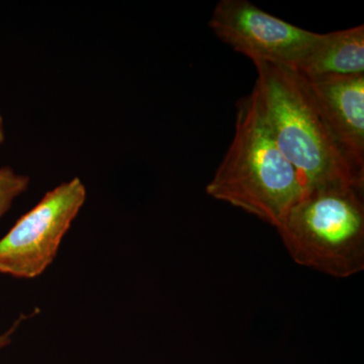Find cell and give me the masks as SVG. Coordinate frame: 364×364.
<instances>
[{
    "mask_svg": "<svg viewBox=\"0 0 364 364\" xmlns=\"http://www.w3.org/2000/svg\"><path fill=\"white\" fill-rule=\"evenodd\" d=\"M254 65L257 80L251 95L304 189L339 183L364 188L363 174L342 154L305 79L289 66L267 62Z\"/></svg>",
    "mask_w": 364,
    "mask_h": 364,
    "instance_id": "obj_1",
    "label": "cell"
},
{
    "mask_svg": "<svg viewBox=\"0 0 364 364\" xmlns=\"http://www.w3.org/2000/svg\"><path fill=\"white\" fill-rule=\"evenodd\" d=\"M205 191L277 228L303 184L261 119L253 95L237 104L233 140Z\"/></svg>",
    "mask_w": 364,
    "mask_h": 364,
    "instance_id": "obj_2",
    "label": "cell"
},
{
    "mask_svg": "<svg viewBox=\"0 0 364 364\" xmlns=\"http://www.w3.org/2000/svg\"><path fill=\"white\" fill-rule=\"evenodd\" d=\"M363 189L343 183L304 189L277 227L298 264L338 279L363 272Z\"/></svg>",
    "mask_w": 364,
    "mask_h": 364,
    "instance_id": "obj_3",
    "label": "cell"
},
{
    "mask_svg": "<svg viewBox=\"0 0 364 364\" xmlns=\"http://www.w3.org/2000/svg\"><path fill=\"white\" fill-rule=\"evenodd\" d=\"M86 196L85 184L79 177L48 191L0 239V273L23 279L43 274L54 262Z\"/></svg>",
    "mask_w": 364,
    "mask_h": 364,
    "instance_id": "obj_4",
    "label": "cell"
},
{
    "mask_svg": "<svg viewBox=\"0 0 364 364\" xmlns=\"http://www.w3.org/2000/svg\"><path fill=\"white\" fill-rule=\"evenodd\" d=\"M234 51L252 60L293 67L318 37L262 11L248 0H220L208 23Z\"/></svg>",
    "mask_w": 364,
    "mask_h": 364,
    "instance_id": "obj_5",
    "label": "cell"
},
{
    "mask_svg": "<svg viewBox=\"0 0 364 364\" xmlns=\"http://www.w3.org/2000/svg\"><path fill=\"white\" fill-rule=\"evenodd\" d=\"M304 79L342 154L364 176V74Z\"/></svg>",
    "mask_w": 364,
    "mask_h": 364,
    "instance_id": "obj_6",
    "label": "cell"
},
{
    "mask_svg": "<svg viewBox=\"0 0 364 364\" xmlns=\"http://www.w3.org/2000/svg\"><path fill=\"white\" fill-rule=\"evenodd\" d=\"M291 68L306 79L364 74V26L318 33Z\"/></svg>",
    "mask_w": 364,
    "mask_h": 364,
    "instance_id": "obj_7",
    "label": "cell"
},
{
    "mask_svg": "<svg viewBox=\"0 0 364 364\" xmlns=\"http://www.w3.org/2000/svg\"><path fill=\"white\" fill-rule=\"evenodd\" d=\"M30 177L16 173L11 167H0V219L30 186Z\"/></svg>",
    "mask_w": 364,
    "mask_h": 364,
    "instance_id": "obj_8",
    "label": "cell"
},
{
    "mask_svg": "<svg viewBox=\"0 0 364 364\" xmlns=\"http://www.w3.org/2000/svg\"><path fill=\"white\" fill-rule=\"evenodd\" d=\"M14 328H11V330H9L4 334H0V349L4 348V347L9 346L11 342V335L14 331Z\"/></svg>",
    "mask_w": 364,
    "mask_h": 364,
    "instance_id": "obj_9",
    "label": "cell"
},
{
    "mask_svg": "<svg viewBox=\"0 0 364 364\" xmlns=\"http://www.w3.org/2000/svg\"><path fill=\"white\" fill-rule=\"evenodd\" d=\"M6 140V130H4V121L1 112H0V147Z\"/></svg>",
    "mask_w": 364,
    "mask_h": 364,
    "instance_id": "obj_10",
    "label": "cell"
}]
</instances>
